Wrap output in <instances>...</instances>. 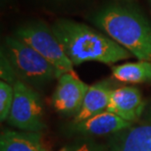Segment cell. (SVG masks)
<instances>
[{"mask_svg": "<svg viewBox=\"0 0 151 151\" xmlns=\"http://www.w3.org/2000/svg\"><path fill=\"white\" fill-rule=\"evenodd\" d=\"M51 28L73 66L91 61L114 64L132 57L128 50L107 35L83 23L58 19Z\"/></svg>", "mask_w": 151, "mask_h": 151, "instance_id": "6da1fadb", "label": "cell"}, {"mask_svg": "<svg viewBox=\"0 0 151 151\" xmlns=\"http://www.w3.org/2000/svg\"><path fill=\"white\" fill-rule=\"evenodd\" d=\"M92 23L138 60L151 62V22L135 7L111 3L97 10Z\"/></svg>", "mask_w": 151, "mask_h": 151, "instance_id": "7a4b0ae2", "label": "cell"}, {"mask_svg": "<svg viewBox=\"0 0 151 151\" xmlns=\"http://www.w3.org/2000/svg\"><path fill=\"white\" fill-rule=\"evenodd\" d=\"M1 50L10 61L18 78L32 87L45 86L61 76L44 57L13 35L5 37Z\"/></svg>", "mask_w": 151, "mask_h": 151, "instance_id": "3957f363", "label": "cell"}, {"mask_svg": "<svg viewBox=\"0 0 151 151\" xmlns=\"http://www.w3.org/2000/svg\"><path fill=\"white\" fill-rule=\"evenodd\" d=\"M13 35L44 57L60 75L74 72V66L65 54L51 26L43 21H32L21 25L14 31Z\"/></svg>", "mask_w": 151, "mask_h": 151, "instance_id": "277c9868", "label": "cell"}, {"mask_svg": "<svg viewBox=\"0 0 151 151\" xmlns=\"http://www.w3.org/2000/svg\"><path fill=\"white\" fill-rule=\"evenodd\" d=\"M7 122L23 132H41L46 128L40 95L20 80L14 83V100Z\"/></svg>", "mask_w": 151, "mask_h": 151, "instance_id": "5b68a950", "label": "cell"}, {"mask_svg": "<svg viewBox=\"0 0 151 151\" xmlns=\"http://www.w3.org/2000/svg\"><path fill=\"white\" fill-rule=\"evenodd\" d=\"M108 151H151V101L132 127L110 135Z\"/></svg>", "mask_w": 151, "mask_h": 151, "instance_id": "8992f818", "label": "cell"}, {"mask_svg": "<svg viewBox=\"0 0 151 151\" xmlns=\"http://www.w3.org/2000/svg\"><path fill=\"white\" fill-rule=\"evenodd\" d=\"M88 87L74 72L61 75L52 96L54 108L66 116H76L80 112Z\"/></svg>", "mask_w": 151, "mask_h": 151, "instance_id": "52a82bcc", "label": "cell"}, {"mask_svg": "<svg viewBox=\"0 0 151 151\" xmlns=\"http://www.w3.org/2000/svg\"><path fill=\"white\" fill-rule=\"evenodd\" d=\"M146 104L137 87L122 86L112 90L106 111L128 122L137 123L142 116Z\"/></svg>", "mask_w": 151, "mask_h": 151, "instance_id": "ba28073f", "label": "cell"}, {"mask_svg": "<svg viewBox=\"0 0 151 151\" xmlns=\"http://www.w3.org/2000/svg\"><path fill=\"white\" fill-rule=\"evenodd\" d=\"M134 124L113 113L104 111L81 122H73L70 129L83 135H112L129 128Z\"/></svg>", "mask_w": 151, "mask_h": 151, "instance_id": "9c48e42d", "label": "cell"}, {"mask_svg": "<svg viewBox=\"0 0 151 151\" xmlns=\"http://www.w3.org/2000/svg\"><path fill=\"white\" fill-rule=\"evenodd\" d=\"M113 89L112 83L108 81H102L89 86L80 112L75 116L74 122H81L106 111Z\"/></svg>", "mask_w": 151, "mask_h": 151, "instance_id": "30bf717a", "label": "cell"}, {"mask_svg": "<svg viewBox=\"0 0 151 151\" xmlns=\"http://www.w3.org/2000/svg\"><path fill=\"white\" fill-rule=\"evenodd\" d=\"M0 151H46L41 132L5 129L0 137Z\"/></svg>", "mask_w": 151, "mask_h": 151, "instance_id": "8fae6325", "label": "cell"}, {"mask_svg": "<svg viewBox=\"0 0 151 151\" xmlns=\"http://www.w3.org/2000/svg\"><path fill=\"white\" fill-rule=\"evenodd\" d=\"M112 77L122 83H146L151 81V62L138 60L112 67Z\"/></svg>", "mask_w": 151, "mask_h": 151, "instance_id": "7c38bea8", "label": "cell"}, {"mask_svg": "<svg viewBox=\"0 0 151 151\" xmlns=\"http://www.w3.org/2000/svg\"><path fill=\"white\" fill-rule=\"evenodd\" d=\"M14 100V86L6 81H0V120L7 121Z\"/></svg>", "mask_w": 151, "mask_h": 151, "instance_id": "4fadbf2b", "label": "cell"}, {"mask_svg": "<svg viewBox=\"0 0 151 151\" xmlns=\"http://www.w3.org/2000/svg\"><path fill=\"white\" fill-rule=\"evenodd\" d=\"M70 151H108L107 144L99 143L94 139L83 137L78 139L72 145Z\"/></svg>", "mask_w": 151, "mask_h": 151, "instance_id": "5bb4252c", "label": "cell"}, {"mask_svg": "<svg viewBox=\"0 0 151 151\" xmlns=\"http://www.w3.org/2000/svg\"><path fill=\"white\" fill-rule=\"evenodd\" d=\"M1 66H0V76H1V81H6V83L13 84L16 81H19L16 73H15L13 67H12L10 61L8 60L7 56L1 50Z\"/></svg>", "mask_w": 151, "mask_h": 151, "instance_id": "9a60e30c", "label": "cell"}, {"mask_svg": "<svg viewBox=\"0 0 151 151\" xmlns=\"http://www.w3.org/2000/svg\"><path fill=\"white\" fill-rule=\"evenodd\" d=\"M59 151H70V150H69V148H62V149H60Z\"/></svg>", "mask_w": 151, "mask_h": 151, "instance_id": "2e32d148", "label": "cell"}, {"mask_svg": "<svg viewBox=\"0 0 151 151\" xmlns=\"http://www.w3.org/2000/svg\"><path fill=\"white\" fill-rule=\"evenodd\" d=\"M117 1H122V2H129L131 0H117Z\"/></svg>", "mask_w": 151, "mask_h": 151, "instance_id": "e0dca14e", "label": "cell"}, {"mask_svg": "<svg viewBox=\"0 0 151 151\" xmlns=\"http://www.w3.org/2000/svg\"><path fill=\"white\" fill-rule=\"evenodd\" d=\"M150 6H151V0H150Z\"/></svg>", "mask_w": 151, "mask_h": 151, "instance_id": "ac0fdd59", "label": "cell"}]
</instances>
